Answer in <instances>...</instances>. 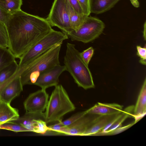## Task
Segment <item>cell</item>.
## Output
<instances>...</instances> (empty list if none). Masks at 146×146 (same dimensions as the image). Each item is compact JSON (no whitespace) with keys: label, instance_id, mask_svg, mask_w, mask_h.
Here are the masks:
<instances>
[{"label":"cell","instance_id":"26","mask_svg":"<svg viewBox=\"0 0 146 146\" xmlns=\"http://www.w3.org/2000/svg\"><path fill=\"white\" fill-rule=\"evenodd\" d=\"M35 127L34 132L44 134L48 131V128L45 120L41 119H36Z\"/></svg>","mask_w":146,"mask_h":146},{"label":"cell","instance_id":"19","mask_svg":"<svg viewBox=\"0 0 146 146\" xmlns=\"http://www.w3.org/2000/svg\"><path fill=\"white\" fill-rule=\"evenodd\" d=\"M22 0H0V7L11 15L21 10Z\"/></svg>","mask_w":146,"mask_h":146},{"label":"cell","instance_id":"35","mask_svg":"<svg viewBox=\"0 0 146 146\" xmlns=\"http://www.w3.org/2000/svg\"><path fill=\"white\" fill-rule=\"evenodd\" d=\"M143 36L145 39V40H146V21L144 25V29L143 32Z\"/></svg>","mask_w":146,"mask_h":146},{"label":"cell","instance_id":"13","mask_svg":"<svg viewBox=\"0 0 146 146\" xmlns=\"http://www.w3.org/2000/svg\"><path fill=\"white\" fill-rule=\"evenodd\" d=\"M146 113V79L143 82L135 105L134 106L133 117L135 123L142 118Z\"/></svg>","mask_w":146,"mask_h":146},{"label":"cell","instance_id":"22","mask_svg":"<svg viewBox=\"0 0 146 146\" xmlns=\"http://www.w3.org/2000/svg\"><path fill=\"white\" fill-rule=\"evenodd\" d=\"M19 66L15 60L0 71V84L13 76L18 71Z\"/></svg>","mask_w":146,"mask_h":146},{"label":"cell","instance_id":"16","mask_svg":"<svg viewBox=\"0 0 146 146\" xmlns=\"http://www.w3.org/2000/svg\"><path fill=\"white\" fill-rule=\"evenodd\" d=\"M38 119L45 120L44 113H35L26 112L23 116L19 117L17 119L12 121L29 129L30 131L34 132L35 127V120Z\"/></svg>","mask_w":146,"mask_h":146},{"label":"cell","instance_id":"31","mask_svg":"<svg viewBox=\"0 0 146 146\" xmlns=\"http://www.w3.org/2000/svg\"><path fill=\"white\" fill-rule=\"evenodd\" d=\"M62 121L59 122L56 124L48 126V131H53L61 133L65 127L62 124L61 122Z\"/></svg>","mask_w":146,"mask_h":146},{"label":"cell","instance_id":"5","mask_svg":"<svg viewBox=\"0 0 146 146\" xmlns=\"http://www.w3.org/2000/svg\"><path fill=\"white\" fill-rule=\"evenodd\" d=\"M67 35L52 29L35 43L20 58L19 64L22 67L28 64L56 44L68 39Z\"/></svg>","mask_w":146,"mask_h":146},{"label":"cell","instance_id":"10","mask_svg":"<svg viewBox=\"0 0 146 146\" xmlns=\"http://www.w3.org/2000/svg\"><path fill=\"white\" fill-rule=\"evenodd\" d=\"M100 115L86 113L77 120L65 126L61 133L68 135H83L88 129Z\"/></svg>","mask_w":146,"mask_h":146},{"label":"cell","instance_id":"7","mask_svg":"<svg viewBox=\"0 0 146 146\" xmlns=\"http://www.w3.org/2000/svg\"><path fill=\"white\" fill-rule=\"evenodd\" d=\"M46 19L51 27H56L68 35L73 30L70 26L66 0H54Z\"/></svg>","mask_w":146,"mask_h":146},{"label":"cell","instance_id":"1","mask_svg":"<svg viewBox=\"0 0 146 146\" xmlns=\"http://www.w3.org/2000/svg\"><path fill=\"white\" fill-rule=\"evenodd\" d=\"M5 25L8 48L15 58L19 59L35 43L53 29L46 19L21 10L11 15Z\"/></svg>","mask_w":146,"mask_h":146},{"label":"cell","instance_id":"34","mask_svg":"<svg viewBox=\"0 0 146 146\" xmlns=\"http://www.w3.org/2000/svg\"><path fill=\"white\" fill-rule=\"evenodd\" d=\"M11 15L0 7V21L5 25Z\"/></svg>","mask_w":146,"mask_h":146},{"label":"cell","instance_id":"12","mask_svg":"<svg viewBox=\"0 0 146 146\" xmlns=\"http://www.w3.org/2000/svg\"><path fill=\"white\" fill-rule=\"evenodd\" d=\"M123 106L116 103L98 102L86 110L88 113L100 115L116 114L121 112Z\"/></svg>","mask_w":146,"mask_h":146},{"label":"cell","instance_id":"4","mask_svg":"<svg viewBox=\"0 0 146 146\" xmlns=\"http://www.w3.org/2000/svg\"><path fill=\"white\" fill-rule=\"evenodd\" d=\"M55 87L44 113L46 123L60 122L64 115L75 109L74 105L63 86L61 85L58 84Z\"/></svg>","mask_w":146,"mask_h":146},{"label":"cell","instance_id":"2","mask_svg":"<svg viewBox=\"0 0 146 146\" xmlns=\"http://www.w3.org/2000/svg\"><path fill=\"white\" fill-rule=\"evenodd\" d=\"M64 64L67 71L78 86L85 90L94 88L95 85L88 66L84 62L75 44L68 42L64 58Z\"/></svg>","mask_w":146,"mask_h":146},{"label":"cell","instance_id":"15","mask_svg":"<svg viewBox=\"0 0 146 146\" xmlns=\"http://www.w3.org/2000/svg\"><path fill=\"white\" fill-rule=\"evenodd\" d=\"M19 117L18 111L10 104L1 100L0 102V125L17 119Z\"/></svg>","mask_w":146,"mask_h":146},{"label":"cell","instance_id":"28","mask_svg":"<svg viewBox=\"0 0 146 146\" xmlns=\"http://www.w3.org/2000/svg\"><path fill=\"white\" fill-rule=\"evenodd\" d=\"M86 113V111L78 112L66 120L62 121L61 122L64 126H69L82 117Z\"/></svg>","mask_w":146,"mask_h":146},{"label":"cell","instance_id":"9","mask_svg":"<svg viewBox=\"0 0 146 146\" xmlns=\"http://www.w3.org/2000/svg\"><path fill=\"white\" fill-rule=\"evenodd\" d=\"M66 70L64 65L56 66L40 74L33 85L45 90L50 87L55 86L58 84L60 75Z\"/></svg>","mask_w":146,"mask_h":146},{"label":"cell","instance_id":"8","mask_svg":"<svg viewBox=\"0 0 146 146\" xmlns=\"http://www.w3.org/2000/svg\"><path fill=\"white\" fill-rule=\"evenodd\" d=\"M48 97L46 90L42 89L30 94L23 104L26 112L43 113L47 105Z\"/></svg>","mask_w":146,"mask_h":146},{"label":"cell","instance_id":"14","mask_svg":"<svg viewBox=\"0 0 146 146\" xmlns=\"http://www.w3.org/2000/svg\"><path fill=\"white\" fill-rule=\"evenodd\" d=\"M119 113L99 115L88 129L83 136H93L94 134L102 131L110 121Z\"/></svg>","mask_w":146,"mask_h":146},{"label":"cell","instance_id":"21","mask_svg":"<svg viewBox=\"0 0 146 146\" xmlns=\"http://www.w3.org/2000/svg\"><path fill=\"white\" fill-rule=\"evenodd\" d=\"M15 59L8 48L0 46V71L15 60Z\"/></svg>","mask_w":146,"mask_h":146},{"label":"cell","instance_id":"17","mask_svg":"<svg viewBox=\"0 0 146 146\" xmlns=\"http://www.w3.org/2000/svg\"><path fill=\"white\" fill-rule=\"evenodd\" d=\"M120 0H89L90 13L100 14L110 10Z\"/></svg>","mask_w":146,"mask_h":146},{"label":"cell","instance_id":"32","mask_svg":"<svg viewBox=\"0 0 146 146\" xmlns=\"http://www.w3.org/2000/svg\"><path fill=\"white\" fill-rule=\"evenodd\" d=\"M70 5L78 13L84 14L77 0H67Z\"/></svg>","mask_w":146,"mask_h":146},{"label":"cell","instance_id":"30","mask_svg":"<svg viewBox=\"0 0 146 146\" xmlns=\"http://www.w3.org/2000/svg\"><path fill=\"white\" fill-rule=\"evenodd\" d=\"M84 14L89 16L90 13L89 0H77Z\"/></svg>","mask_w":146,"mask_h":146},{"label":"cell","instance_id":"29","mask_svg":"<svg viewBox=\"0 0 146 146\" xmlns=\"http://www.w3.org/2000/svg\"><path fill=\"white\" fill-rule=\"evenodd\" d=\"M137 50V55L140 58L139 62L143 65L146 64V45L144 47H142L139 46L136 47Z\"/></svg>","mask_w":146,"mask_h":146},{"label":"cell","instance_id":"24","mask_svg":"<svg viewBox=\"0 0 146 146\" xmlns=\"http://www.w3.org/2000/svg\"><path fill=\"white\" fill-rule=\"evenodd\" d=\"M0 46L8 48L7 31L5 24L0 21Z\"/></svg>","mask_w":146,"mask_h":146},{"label":"cell","instance_id":"36","mask_svg":"<svg viewBox=\"0 0 146 146\" xmlns=\"http://www.w3.org/2000/svg\"><path fill=\"white\" fill-rule=\"evenodd\" d=\"M1 101V99H0V102Z\"/></svg>","mask_w":146,"mask_h":146},{"label":"cell","instance_id":"3","mask_svg":"<svg viewBox=\"0 0 146 146\" xmlns=\"http://www.w3.org/2000/svg\"><path fill=\"white\" fill-rule=\"evenodd\" d=\"M62 44H56L26 65L25 69L20 75L23 86L33 85L40 74L60 64L59 54Z\"/></svg>","mask_w":146,"mask_h":146},{"label":"cell","instance_id":"18","mask_svg":"<svg viewBox=\"0 0 146 146\" xmlns=\"http://www.w3.org/2000/svg\"><path fill=\"white\" fill-rule=\"evenodd\" d=\"M68 6L70 23L73 31L76 32L79 29L88 16L84 14H81L76 12L67 0H66Z\"/></svg>","mask_w":146,"mask_h":146},{"label":"cell","instance_id":"23","mask_svg":"<svg viewBox=\"0 0 146 146\" xmlns=\"http://www.w3.org/2000/svg\"><path fill=\"white\" fill-rule=\"evenodd\" d=\"M0 129H6L16 132L30 131L29 129L12 121L8 122L0 125Z\"/></svg>","mask_w":146,"mask_h":146},{"label":"cell","instance_id":"11","mask_svg":"<svg viewBox=\"0 0 146 146\" xmlns=\"http://www.w3.org/2000/svg\"><path fill=\"white\" fill-rule=\"evenodd\" d=\"M20 75H19L10 82L0 93L1 100L10 104L16 97L19 96L23 90Z\"/></svg>","mask_w":146,"mask_h":146},{"label":"cell","instance_id":"20","mask_svg":"<svg viewBox=\"0 0 146 146\" xmlns=\"http://www.w3.org/2000/svg\"><path fill=\"white\" fill-rule=\"evenodd\" d=\"M134 108V105H131L123 110L116 121L106 131L103 132H109L121 127L123 123L126 119L128 117H133Z\"/></svg>","mask_w":146,"mask_h":146},{"label":"cell","instance_id":"6","mask_svg":"<svg viewBox=\"0 0 146 146\" xmlns=\"http://www.w3.org/2000/svg\"><path fill=\"white\" fill-rule=\"evenodd\" d=\"M105 24L97 18L88 16L76 32L72 31L68 35L72 41L87 43L98 37L105 28Z\"/></svg>","mask_w":146,"mask_h":146},{"label":"cell","instance_id":"25","mask_svg":"<svg viewBox=\"0 0 146 146\" xmlns=\"http://www.w3.org/2000/svg\"><path fill=\"white\" fill-rule=\"evenodd\" d=\"M135 123L134 121L127 125L123 127H121L108 132H103L100 131L94 134V136L110 135L117 134L126 130Z\"/></svg>","mask_w":146,"mask_h":146},{"label":"cell","instance_id":"33","mask_svg":"<svg viewBox=\"0 0 146 146\" xmlns=\"http://www.w3.org/2000/svg\"><path fill=\"white\" fill-rule=\"evenodd\" d=\"M21 73V71L19 69L17 72L11 77L3 83L0 84V93L4 88L13 80L17 76L20 75Z\"/></svg>","mask_w":146,"mask_h":146},{"label":"cell","instance_id":"27","mask_svg":"<svg viewBox=\"0 0 146 146\" xmlns=\"http://www.w3.org/2000/svg\"><path fill=\"white\" fill-rule=\"evenodd\" d=\"M94 53V49L92 47H90L80 52L82 59L87 66L88 65Z\"/></svg>","mask_w":146,"mask_h":146}]
</instances>
